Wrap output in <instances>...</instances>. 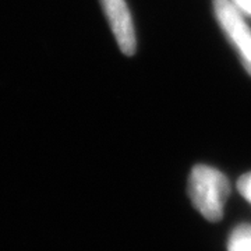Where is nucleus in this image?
Here are the masks:
<instances>
[{
	"mask_svg": "<svg viewBox=\"0 0 251 251\" xmlns=\"http://www.w3.org/2000/svg\"><path fill=\"white\" fill-rule=\"evenodd\" d=\"M214 10L219 25L239 52L243 64L251 63V29L240 10L230 0H214Z\"/></svg>",
	"mask_w": 251,
	"mask_h": 251,
	"instance_id": "nucleus-2",
	"label": "nucleus"
},
{
	"mask_svg": "<svg viewBox=\"0 0 251 251\" xmlns=\"http://www.w3.org/2000/svg\"><path fill=\"white\" fill-rule=\"evenodd\" d=\"M237 190L246 198V201H249L251 204V172L243 175L240 179L237 180Z\"/></svg>",
	"mask_w": 251,
	"mask_h": 251,
	"instance_id": "nucleus-5",
	"label": "nucleus"
},
{
	"mask_svg": "<svg viewBox=\"0 0 251 251\" xmlns=\"http://www.w3.org/2000/svg\"><path fill=\"white\" fill-rule=\"evenodd\" d=\"M234 6L239 10H242L243 13L251 16V0H230Z\"/></svg>",
	"mask_w": 251,
	"mask_h": 251,
	"instance_id": "nucleus-6",
	"label": "nucleus"
},
{
	"mask_svg": "<svg viewBox=\"0 0 251 251\" xmlns=\"http://www.w3.org/2000/svg\"><path fill=\"white\" fill-rule=\"evenodd\" d=\"M243 66H244V69H246L247 73L251 75V63H249V64H243Z\"/></svg>",
	"mask_w": 251,
	"mask_h": 251,
	"instance_id": "nucleus-7",
	"label": "nucleus"
},
{
	"mask_svg": "<svg viewBox=\"0 0 251 251\" xmlns=\"http://www.w3.org/2000/svg\"><path fill=\"white\" fill-rule=\"evenodd\" d=\"M120 50L127 56L135 53L137 41L133 20L126 0H99Z\"/></svg>",
	"mask_w": 251,
	"mask_h": 251,
	"instance_id": "nucleus-3",
	"label": "nucleus"
},
{
	"mask_svg": "<svg viewBox=\"0 0 251 251\" xmlns=\"http://www.w3.org/2000/svg\"><path fill=\"white\" fill-rule=\"evenodd\" d=\"M230 194V183L224 173L206 166L196 165L188 179V197L194 208L209 222L224 218L225 202Z\"/></svg>",
	"mask_w": 251,
	"mask_h": 251,
	"instance_id": "nucleus-1",
	"label": "nucleus"
},
{
	"mask_svg": "<svg viewBox=\"0 0 251 251\" xmlns=\"http://www.w3.org/2000/svg\"><path fill=\"white\" fill-rule=\"evenodd\" d=\"M227 251H251V225L236 226L227 239Z\"/></svg>",
	"mask_w": 251,
	"mask_h": 251,
	"instance_id": "nucleus-4",
	"label": "nucleus"
}]
</instances>
